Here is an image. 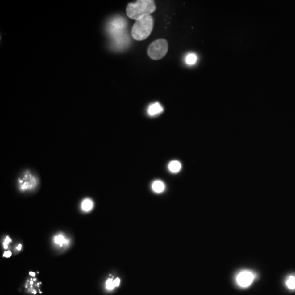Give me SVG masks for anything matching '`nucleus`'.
<instances>
[{
  "instance_id": "nucleus-12",
  "label": "nucleus",
  "mask_w": 295,
  "mask_h": 295,
  "mask_svg": "<svg viewBox=\"0 0 295 295\" xmlns=\"http://www.w3.org/2000/svg\"><path fill=\"white\" fill-rule=\"evenodd\" d=\"M54 242L56 244H59L60 246H62L63 244H64L67 242L66 239L62 235H58V236H55V238H54Z\"/></svg>"
},
{
  "instance_id": "nucleus-9",
  "label": "nucleus",
  "mask_w": 295,
  "mask_h": 295,
  "mask_svg": "<svg viewBox=\"0 0 295 295\" xmlns=\"http://www.w3.org/2000/svg\"><path fill=\"white\" fill-rule=\"evenodd\" d=\"M93 203L90 199H85L81 203V208L84 211L89 212L93 209Z\"/></svg>"
},
{
  "instance_id": "nucleus-11",
  "label": "nucleus",
  "mask_w": 295,
  "mask_h": 295,
  "mask_svg": "<svg viewBox=\"0 0 295 295\" xmlns=\"http://www.w3.org/2000/svg\"><path fill=\"white\" fill-rule=\"evenodd\" d=\"M197 59V58L195 54H190L187 55V56L186 57V62L187 63V64L192 65L195 64Z\"/></svg>"
},
{
  "instance_id": "nucleus-13",
  "label": "nucleus",
  "mask_w": 295,
  "mask_h": 295,
  "mask_svg": "<svg viewBox=\"0 0 295 295\" xmlns=\"http://www.w3.org/2000/svg\"><path fill=\"white\" fill-rule=\"evenodd\" d=\"M106 285L108 289L109 290H112L113 288H114V284H113V280L112 279H109L106 282Z\"/></svg>"
},
{
  "instance_id": "nucleus-18",
  "label": "nucleus",
  "mask_w": 295,
  "mask_h": 295,
  "mask_svg": "<svg viewBox=\"0 0 295 295\" xmlns=\"http://www.w3.org/2000/svg\"><path fill=\"white\" fill-rule=\"evenodd\" d=\"M30 274L31 275V276H35V273H32V272H30Z\"/></svg>"
},
{
  "instance_id": "nucleus-2",
  "label": "nucleus",
  "mask_w": 295,
  "mask_h": 295,
  "mask_svg": "<svg viewBox=\"0 0 295 295\" xmlns=\"http://www.w3.org/2000/svg\"><path fill=\"white\" fill-rule=\"evenodd\" d=\"M154 26V19L151 15H146L136 21L132 29V36L136 41L144 40L150 36Z\"/></svg>"
},
{
  "instance_id": "nucleus-3",
  "label": "nucleus",
  "mask_w": 295,
  "mask_h": 295,
  "mask_svg": "<svg viewBox=\"0 0 295 295\" xmlns=\"http://www.w3.org/2000/svg\"><path fill=\"white\" fill-rule=\"evenodd\" d=\"M168 50V44L164 38L158 39L150 44L148 49V54L154 60L161 59Z\"/></svg>"
},
{
  "instance_id": "nucleus-16",
  "label": "nucleus",
  "mask_w": 295,
  "mask_h": 295,
  "mask_svg": "<svg viewBox=\"0 0 295 295\" xmlns=\"http://www.w3.org/2000/svg\"><path fill=\"white\" fill-rule=\"evenodd\" d=\"M12 255V252H10V251H8L7 252H5L3 254V256H5L6 257H10V256Z\"/></svg>"
},
{
  "instance_id": "nucleus-10",
  "label": "nucleus",
  "mask_w": 295,
  "mask_h": 295,
  "mask_svg": "<svg viewBox=\"0 0 295 295\" xmlns=\"http://www.w3.org/2000/svg\"><path fill=\"white\" fill-rule=\"evenodd\" d=\"M286 285L289 289L295 290V276H289L286 281Z\"/></svg>"
},
{
  "instance_id": "nucleus-14",
  "label": "nucleus",
  "mask_w": 295,
  "mask_h": 295,
  "mask_svg": "<svg viewBox=\"0 0 295 295\" xmlns=\"http://www.w3.org/2000/svg\"><path fill=\"white\" fill-rule=\"evenodd\" d=\"M11 241H12V240H11V239H10L8 237H6L5 240V242L3 243V247H5V249H7V245L8 244V243L10 242Z\"/></svg>"
},
{
  "instance_id": "nucleus-8",
  "label": "nucleus",
  "mask_w": 295,
  "mask_h": 295,
  "mask_svg": "<svg viewBox=\"0 0 295 295\" xmlns=\"http://www.w3.org/2000/svg\"><path fill=\"white\" fill-rule=\"evenodd\" d=\"M181 168V162L177 161V160H174L171 162H170L168 164V169L169 171L173 173H176L180 171V170Z\"/></svg>"
},
{
  "instance_id": "nucleus-15",
  "label": "nucleus",
  "mask_w": 295,
  "mask_h": 295,
  "mask_svg": "<svg viewBox=\"0 0 295 295\" xmlns=\"http://www.w3.org/2000/svg\"><path fill=\"white\" fill-rule=\"evenodd\" d=\"M120 280L119 278L115 279L114 280H113V284H114V287L118 286L120 284Z\"/></svg>"
},
{
  "instance_id": "nucleus-17",
  "label": "nucleus",
  "mask_w": 295,
  "mask_h": 295,
  "mask_svg": "<svg viewBox=\"0 0 295 295\" xmlns=\"http://www.w3.org/2000/svg\"><path fill=\"white\" fill-rule=\"evenodd\" d=\"M21 248H22V245H21V244H19L18 246V247H17V249H18V250H20V249H21Z\"/></svg>"
},
{
  "instance_id": "nucleus-4",
  "label": "nucleus",
  "mask_w": 295,
  "mask_h": 295,
  "mask_svg": "<svg viewBox=\"0 0 295 295\" xmlns=\"http://www.w3.org/2000/svg\"><path fill=\"white\" fill-rule=\"evenodd\" d=\"M19 188L23 191L31 190L36 188L38 184V180L33 174L26 172L18 180Z\"/></svg>"
},
{
  "instance_id": "nucleus-1",
  "label": "nucleus",
  "mask_w": 295,
  "mask_h": 295,
  "mask_svg": "<svg viewBox=\"0 0 295 295\" xmlns=\"http://www.w3.org/2000/svg\"><path fill=\"white\" fill-rule=\"evenodd\" d=\"M156 9L153 0H138L130 3L126 7L127 15L131 19L138 20L146 15H150Z\"/></svg>"
},
{
  "instance_id": "nucleus-7",
  "label": "nucleus",
  "mask_w": 295,
  "mask_h": 295,
  "mask_svg": "<svg viewBox=\"0 0 295 295\" xmlns=\"http://www.w3.org/2000/svg\"><path fill=\"white\" fill-rule=\"evenodd\" d=\"M152 190L156 193H161L163 192L165 189V185L162 181L157 180L155 181L152 184Z\"/></svg>"
},
{
  "instance_id": "nucleus-6",
  "label": "nucleus",
  "mask_w": 295,
  "mask_h": 295,
  "mask_svg": "<svg viewBox=\"0 0 295 295\" xmlns=\"http://www.w3.org/2000/svg\"><path fill=\"white\" fill-rule=\"evenodd\" d=\"M163 111V108L161 106L159 103L156 102L150 105L148 109V113L151 116H154L155 115L160 113Z\"/></svg>"
},
{
  "instance_id": "nucleus-5",
  "label": "nucleus",
  "mask_w": 295,
  "mask_h": 295,
  "mask_svg": "<svg viewBox=\"0 0 295 295\" xmlns=\"http://www.w3.org/2000/svg\"><path fill=\"white\" fill-rule=\"evenodd\" d=\"M255 274L250 271H243L240 272L236 277V281L242 288H247L251 284L254 280Z\"/></svg>"
}]
</instances>
